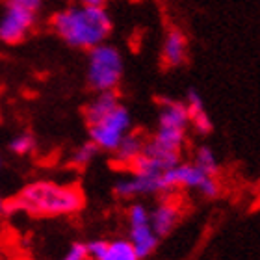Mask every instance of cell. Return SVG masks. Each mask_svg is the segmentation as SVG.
I'll list each match as a JSON object with an SVG mask.
<instances>
[{"label":"cell","mask_w":260,"mask_h":260,"mask_svg":"<svg viewBox=\"0 0 260 260\" xmlns=\"http://www.w3.org/2000/svg\"><path fill=\"white\" fill-rule=\"evenodd\" d=\"M87 140L97 147L99 151L114 152L121 140L132 132V114L125 104H117L112 112L101 115L99 119L86 123Z\"/></svg>","instance_id":"cell-4"},{"label":"cell","mask_w":260,"mask_h":260,"mask_svg":"<svg viewBox=\"0 0 260 260\" xmlns=\"http://www.w3.org/2000/svg\"><path fill=\"white\" fill-rule=\"evenodd\" d=\"M0 169H2V156H0Z\"/></svg>","instance_id":"cell-22"},{"label":"cell","mask_w":260,"mask_h":260,"mask_svg":"<svg viewBox=\"0 0 260 260\" xmlns=\"http://www.w3.org/2000/svg\"><path fill=\"white\" fill-rule=\"evenodd\" d=\"M86 199L78 186L50 179L32 180L6 201V214H28L34 217H65L84 208Z\"/></svg>","instance_id":"cell-1"},{"label":"cell","mask_w":260,"mask_h":260,"mask_svg":"<svg viewBox=\"0 0 260 260\" xmlns=\"http://www.w3.org/2000/svg\"><path fill=\"white\" fill-rule=\"evenodd\" d=\"M6 214V199L0 195V216H4Z\"/></svg>","instance_id":"cell-21"},{"label":"cell","mask_w":260,"mask_h":260,"mask_svg":"<svg viewBox=\"0 0 260 260\" xmlns=\"http://www.w3.org/2000/svg\"><path fill=\"white\" fill-rule=\"evenodd\" d=\"M126 219H128V238L126 240L132 244L140 260L149 258L160 244V238L151 227L149 208L143 203H134L128 206Z\"/></svg>","instance_id":"cell-5"},{"label":"cell","mask_w":260,"mask_h":260,"mask_svg":"<svg viewBox=\"0 0 260 260\" xmlns=\"http://www.w3.org/2000/svg\"><path fill=\"white\" fill-rule=\"evenodd\" d=\"M108 0H75V4L80 6H93V8H106Z\"/></svg>","instance_id":"cell-20"},{"label":"cell","mask_w":260,"mask_h":260,"mask_svg":"<svg viewBox=\"0 0 260 260\" xmlns=\"http://www.w3.org/2000/svg\"><path fill=\"white\" fill-rule=\"evenodd\" d=\"M188 60V38L177 26L169 28L162 43V63L166 67H180Z\"/></svg>","instance_id":"cell-8"},{"label":"cell","mask_w":260,"mask_h":260,"mask_svg":"<svg viewBox=\"0 0 260 260\" xmlns=\"http://www.w3.org/2000/svg\"><path fill=\"white\" fill-rule=\"evenodd\" d=\"M38 149V140L30 132H17L10 141H8V151L15 156H30Z\"/></svg>","instance_id":"cell-14"},{"label":"cell","mask_w":260,"mask_h":260,"mask_svg":"<svg viewBox=\"0 0 260 260\" xmlns=\"http://www.w3.org/2000/svg\"><path fill=\"white\" fill-rule=\"evenodd\" d=\"M186 110H188V117H190V125L193 126V130L199 136H208L214 130V123L212 117L208 115L205 108V101L201 97V93L193 87H190L186 91L184 99Z\"/></svg>","instance_id":"cell-9"},{"label":"cell","mask_w":260,"mask_h":260,"mask_svg":"<svg viewBox=\"0 0 260 260\" xmlns=\"http://www.w3.org/2000/svg\"><path fill=\"white\" fill-rule=\"evenodd\" d=\"M151 227L158 238H164L173 233L177 223L180 221V205L173 197H166L152 210H149Z\"/></svg>","instance_id":"cell-7"},{"label":"cell","mask_w":260,"mask_h":260,"mask_svg":"<svg viewBox=\"0 0 260 260\" xmlns=\"http://www.w3.org/2000/svg\"><path fill=\"white\" fill-rule=\"evenodd\" d=\"M86 256H87L86 244L84 242H73L60 260H84Z\"/></svg>","instance_id":"cell-19"},{"label":"cell","mask_w":260,"mask_h":260,"mask_svg":"<svg viewBox=\"0 0 260 260\" xmlns=\"http://www.w3.org/2000/svg\"><path fill=\"white\" fill-rule=\"evenodd\" d=\"M99 152H101V151H99L97 147L87 140V141H84L82 145L76 147L75 151H73V154H71V164H73V166H76V168H86V166H89V164L97 158Z\"/></svg>","instance_id":"cell-15"},{"label":"cell","mask_w":260,"mask_h":260,"mask_svg":"<svg viewBox=\"0 0 260 260\" xmlns=\"http://www.w3.org/2000/svg\"><path fill=\"white\" fill-rule=\"evenodd\" d=\"M84 260H93V258H89V256H86V258H84Z\"/></svg>","instance_id":"cell-23"},{"label":"cell","mask_w":260,"mask_h":260,"mask_svg":"<svg viewBox=\"0 0 260 260\" xmlns=\"http://www.w3.org/2000/svg\"><path fill=\"white\" fill-rule=\"evenodd\" d=\"M145 147V138L138 132H128V134L121 140V143L115 147V151L112 152L114 164L121 169H130V166L138 160Z\"/></svg>","instance_id":"cell-10"},{"label":"cell","mask_w":260,"mask_h":260,"mask_svg":"<svg viewBox=\"0 0 260 260\" xmlns=\"http://www.w3.org/2000/svg\"><path fill=\"white\" fill-rule=\"evenodd\" d=\"M121 104L119 93L117 91H103V93H95V97L87 103L86 110H84V117H86V123H91V121L99 119L101 115L108 114L112 110Z\"/></svg>","instance_id":"cell-11"},{"label":"cell","mask_w":260,"mask_h":260,"mask_svg":"<svg viewBox=\"0 0 260 260\" xmlns=\"http://www.w3.org/2000/svg\"><path fill=\"white\" fill-rule=\"evenodd\" d=\"M101 260H140V256L136 255L134 247L126 238H115L108 240L106 253Z\"/></svg>","instance_id":"cell-13"},{"label":"cell","mask_w":260,"mask_h":260,"mask_svg":"<svg viewBox=\"0 0 260 260\" xmlns=\"http://www.w3.org/2000/svg\"><path fill=\"white\" fill-rule=\"evenodd\" d=\"M38 13L4 4L0 10V43L6 47L24 43L38 26Z\"/></svg>","instance_id":"cell-6"},{"label":"cell","mask_w":260,"mask_h":260,"mask_svg":"<svg viewBox=\"0 0 260 260\" xmlns=\"http://www.w3.org/2000/svg\"><path fill=\"white\" fill-rule=\"evenodd\" d=\"M106 247H108V240L97 238V240H89V242H86L87 256L93 260L103 258V255L106 253Z\"/></svg>","instance_id":"cell-16"},{"label":"cell","mask_w":260,"mask_h":260,"mask_svg":"<svg viewBox=\"0 0 260 260\" xmlns=\"http://www.w3.org/2000/svg\"><path fill=\"white\" fill-rule=\"evenodd\" d=\"M50 28L67 47L87 52L108 41L114 32V21L106 8L73 2L52 13Z\"/></svg>","instance_id":"cell-2"},{"label":"cell","mask_w":260,"mask_h":260,"mask_svg":"<svg viewBox=\"0 0 260 260\" xmlns=\"http://www.w3.org/2000/svg\"><path fill=\"white\" fill-rule=\"evenodd\" d=\"M193 164L208 177H217L219 175V162H217V156L214 149L208 145H201L197 147L193 156Z\"/></svg>","instance_id":"cell-12"},{"label":"cell","mask_w":260,"mask_h":260,"mask_svg":"<svg viewBox=\"0 0 260 260\" xmlns=\"http://www.w3.org/2000/svg\"><path fill=\"white\" fill-rule=\"evenodd\" d=\"M125 75V60L121 50L112 43H103L87 50L86 80L95 93L117 91Z\"/></svg>","instance_id":"cell-3"},{"label":"cell","mask_w":260,"mask_h":260,"mask_svg":"<svg viewBox=\"0 0 260 260\" xmlns=\"http://www.w3.org/2000/svg\"><path fill=\"white\" fill-rule=\"evenodd\" d=\"M4 4L8 6H17V8H22V10H28L32 13H41L45 6V0H2Z\"/></svg>","instance_id":"cell-17"},{"label":"cell","mask_w":260,"mask_h":260,"mask_svg":"<svg viewBox=\"0 0 260 260\" xmlns=\"http://www.w3.org/2000/svg\"><path fill=\"white\" fill-rule=\"evenodd\" d=\"M219 182H217L216 177H206L205 182L199 186V193L205 195L206 199H216L217 195H219Z\"/></svg>","instance_id":"cell-18"}]
</instances>
